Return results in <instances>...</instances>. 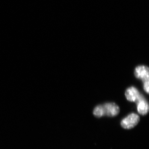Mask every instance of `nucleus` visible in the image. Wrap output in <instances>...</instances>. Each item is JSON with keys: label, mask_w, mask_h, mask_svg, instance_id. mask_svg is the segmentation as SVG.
Returning a JSON list of instances; mask_svg holds the SVG:
<instances>
[{"label": "nucleus", "mask_w": 149, "mask_h": 149, "mask_svg": "<svg viewBox=\"0 0 149 149\" xmlns=\"http://www.w3.org/2000/svg\"><path fill=\"white\" fill-rule=\"evenodd\" d=\"M125 97L128 101L137 102L142 95L138 90L134 87H131L127 89L125 93Z\"/></svg>", "instance_id": "20e7f679"}, {"label": "nucleus", "mask_w": 149, "mask_h": 149, "mask_svg": "<svg viewBox=\"0 0 149 149\" xmlns=\"http://www.w3.org/2000/svg\"><path fill=\"white\" fill-rule=\"evenodd\" d=\"M149 81H147V82H144V90L148 94L149 93Z\"/></svg>", "instance_id": "0eeeda50"}, {"label": "nucleus", "mask_w": 149, "mask_h": 149, "mask_svg": "<svg viewBox=\"0 0 149 149\" xmlns=\"http://www.w3.org/2000/svg\"><path fill=\"white\" fill-rule=\"evenodd\" d=\"M136 103L137 104V109L139 113L142 115L147 114L149 111V105L143 96L142 95Z\"/></svg>", "instance_id": "39448f33"}, {"label": "nucleus", "mask_w": 149, "mask_h": 149, "mask_svg": "<svg viewBox=\"0 0 149 149\" xmlns=\"http://www.w3.org/2000/svg\"><path fill=\"white\" fill-rule=\"evenodd\" d=\"M139 121L140 117L136 113H132L123 119L120 124L123 128L130 129L136 126Z\"/></svg>", "instance_id": "f257e3e1"}, {"label": "nucleus", "mask_w": 149, "mask_h": 149, "mask_svg": "<svg viewBox=\"0 0 149 149\" xmlns=\"http://www.w3.org/2000/svg\"><path fill=\"white\" fill-rule=\"evenodd\" d=\"M93 114L97 117H101L104 116V110L103 105H100L96 107L93 111Z\"/></svg>", "instance_id": "423d86ee"}, {"label": "nucleus", "mask_w": 149, "mask_h": 149, "mask_svg": "<svg viewBox=\"0 0 149 149\" xmlns=\"http://www.w3.org/2000/svg\"><path fill=\"white\" fill-rule=\"evenodd\" d=\"M135 75L138 79L144 82L149 81V68L145 65H139L135 69Z\"/></svg>", "instance_id": "f03ea898"}, {"label": "nucleus", "mask_w": 149, "mask_h": 149, "mask_svg": "<svg viewBox=\"0 0 149 149\" xmlns=\"http://www.w3.org/2000/svg\"><path fill=\"white\" fill-rule=\"evenodd\" d=\"M105 115L108 116H114L119 113V107L114 103H107L103 105Z\"/></svg>", "instance_id": "7ed1b4c3"}]
</instances>
